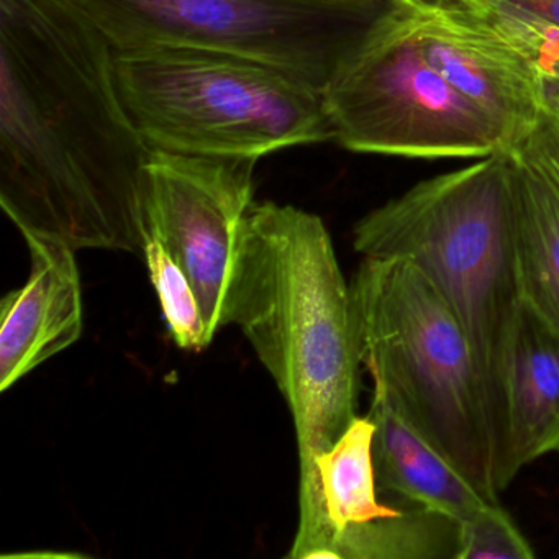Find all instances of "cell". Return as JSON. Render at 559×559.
I'll return each mask as SVG.
<instances>
[{"label":"cell","instance_id":"obj_1","mask_svg":"<svg viewBox=\"0 0 559 559\" xmlns=\"http://www.w3.org/2000/svg\"><path fill=\"white\" fill-rule=\"evenodd\" d=\"M153 150L67 0H0V204L22 237L142 257Z\"/></svg>","mask_w":559,"mask_h":559},{"label":"cell","instance_id":"obj_2","mask_svg":"<svg viewBox=\"0 0 559 559\" xmlns=\"http://www.w3.org/2000/svg\"><path fill=\"white\" fill-rule=\"evenodd\" d=\"M283 394L299 447V525L320 516L316 460L356 415L359 366L352 287L319 215L254 202L225 306Z\"/></svg>","mask_w":559,"mask_h":559},{"label":"cell","instance_id":"obj_3","mask_svg":"<svg viewBox=\"0 0 559 559\" xmlns=\"http://www.w3.org/2000/svg\"><path fill=\"white\" fill-rule=\"evenodd\" d=\"M512 165V156L496 153L425 179L353 228V247L359 254L411 261L453 310L479 372L493 474L506 433L510 352L522 304Z\"/></svg>","mask_w":559,"mask_h":559},{"label":"cell","instance_id":"obj_4","mask_svg":"<svg viewBox=\"0 0 559 559\" xmlns=\"http://www.w3.org/2000/svg\"><path fill=\"white\" fill-rule=\"evenodd\" d=\"M120 96L153 152L260 159L333 142L323 90L258 58L204 48L116 51Z\"/></svg>","mask_w":559,"mask_h":559},{"label":"cell","instance_id":"obj_5","mask_svg":"<svg viewBox=\"0 0 559 559\" xmlns=\"http://www.w3.org/2000/svg\"><path fill=\"white\" fill-rule=\"evenodd\" d=\"M362 365L407 420L490 502L493 453L466 333L411 261L365 258L352 283Z\"/></svg>","mask_w":559,"mask_h":559},{"label":"cell","instance_id":"obj_6","mask_svg":"<svg viewBox=\"0 0 559 559\" xmlns=\"http://www.w3.org/2000/svg\"><path fill=\"white\" fill-rule=\"evenodd\" d=\"M414 8L379 14L323 87L333 142L418 159L503 153L499 130L425 57Z\"/></svg>","mask_w":559,"mask_h":559},{"label":"cell","instance_id":"obj_7","mask_svg":"<svg viewBox=\"0 0 559 559\" xmlns=\"http://www.w3.org/2000/svg\"><path fill=\"white\" fill-rule=\"evenodd\" d=\"M67 2L116 51L158 47L230 51L280 64L322 90L379 15L325 0Z\"/></svg>","mask_w":559,"mask_h":559},{"label":"cell","instance_id":"obj_8","mask_svg":"<svg viewBox=\"0 0 559 559\" xmlns=\"http://www.w3.org/2000/svg\"><path fill=\"white\" fill-rule=\"evenodd\" d=\"M257 162L163 152L150 162L145 237L158 240L191 280L212 338L224 326Z\"/></svg>","mask_w":559,"mask_h":559},{"label":"cell","instance_id":"obj_9","mask_svg":"<svg viewBox=\"0 0 559 559\" xmlns=\"http://www.w3.org/2000/svg\"><path fill=\"white\" fill-rule=\"evenodd\" d=\"M414 19L428 61L499 130L503 153H515L549 103L538 41L519 21L457 0H424Z\"/></svg>","mask_w":559,"mask_h":559},{"label":"cell","instance_id":"obj_10","mask_svg":"<svg viewBox=\"0 0 559 559\" xmlns=\"http://www.w3.org/2000/svg\"><path fill=\"white\" fill-rule=\"evenodd\" d=\"M31 276L0 302V391L73 346L83 333V293L76 251L25 235Z\"/></svg>","mask_w":559,"mask_h":559},{"label":"cell","instance_id":"obj_11","mask_svg":"<svg viewBox=\"0 0 559 559\" xmlns=\"http://www.w3.org/2000/svg\"><path fill=\"white\" fill-rule=\"evenodd\" d=\"M559 444V332L520 304L507 381L506 433L497 461V492Z\"/></svg>","mask_w":559,"mask_h":559},{"label":"cell","instance_id":"obj_12","mask_svg":"<svg viewBox=\"0 0 559 559\" xmlns=\"http://www.w3.org/2000/svg\"><path fill=\"white\" fill-rule=\"evenodd\" d=\"M369 417L374 421L379 492L463 523L490 503L394 404L384 389L372 388Z\"/></svg>","mask_w":559,"mask_h":559},{"label":"cell","instance_id":"obj_13","mask_svg":"<svg viewBox=\"0 0 559 559\" xmlns=\"http://www.w3.org/2000/svg\"><path fill=\"white\" fill-rule=\"evenodd\" d=\"M369 415L356 417L335 444L316 460L320 480V528L309 559H353L368 526L395 515L401 506L379 500Z\"/></svg>","mask_w":559,"mask_h":559},{"label":"cell","instance_id":"obj_14","mask_svg":"<svg viewBox=\"0 0 559 559\" xmlns=\"http://www.w3.org/2000/svg\"><path fill=\"white\" fill-rule=\"evenodd\" d=\"M510 156L520 299L559 332V194Z\"/></svg>","mask_w":559,"mask_h":559},{"label":"cell","instance_id":"obj_15","mask_svg":"<svg viewBox=\"0 0 559 559\" xmlns=\"http://www.w3.org/2000/svg\"><path fill=\"white\" fill-rule=\"evenodd\" d=\"M150 280L158 294L169 335L179 348L202 352L212 343L198 293L171 254L153 237H145L143 250Z\"/></svg>","mask_w":559,"mask_h":559},{"label":"cell","instance_id":"obj_16","mask_svg":"<svg viewBox=\"0 0 559 559\" xmlns=\"http://www.w3.org/2000/svg\"><path fill=\"white\" fill-rule=\"evenodd\" d=\"M530 558H535L532 545L499 502L460 523L456 559Z\"/></svg>","mask_w":559,"mask_h":559},{"label":"cell","instance_id":"obj_17","mask_svg":"<svg viewBox=\"0 0 559 559\" xmlns=\"http://www.w3.org/2000/svg\"><path fill=\"white\" fill-rule=\"evenodd\" d=\"M512 155L542 176L559 194V103L552 97L532 135Z\"/></svg>","mask_w":559,"mask_h":559},{"label":"cell","instance_id":"obj_18","mask_svg":"<svg viewBox=\"0 0 559 559\" xmlns=\"http://www.w3.org/2000/svg\"><path fill=\"white\" fill-rule=\"evenodd\" d=\"M480 11L530 22L559 34V0H457Z\"/></svg>","mask_w":559,"mask_h":559},{"label":"cell","instance_id":"obj_19","mask_svg":"<svg viewBox=\"0 0 559 559\" xmlns=\"http://www.w3.org/2000/svg\"><path fill=\"white\" fill-rule=\"evenodd\" d=\"M325 2L349 9V11L361 12V14L378 15L395 5L414 8L421 4L424 0H325Z\"/></svg>","mask_w":559,"mask_h":559},{"label":"cell","instance_id":"obj_20","mask_svg":"<svg viewBox=\"0 0 559 559\" xmlns=\"http://www.w3.org/2000/svg\"><path fill=\"white\" fill-rule=\"evenodd\" d=\"M548 94L556 103H559V78L548 81Z\"/></svg>","mask_w":559,"mask_h":559},{"label":"cell","instance_id":"obj_21","mask_svg":"<svg viewBox=\"0 0 559 559\" xmlns=\"http://www.w3.org/2000/svg\"><path fill=\"white\" fill-rule=\"evenodd\" d=\"M556 451H558V453H559V444H558V447H556Z\"/></svg>","mask_w":559,"mask_h":559}]
</instances>
